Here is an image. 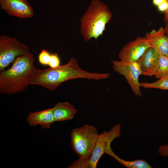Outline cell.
Instances as JSON below:
<instances>
[{"label": "cell", "instance_id": "obj_9", "mask_svg": "<svg viewBox=\"0 0 168 168\" xmlns=\"http://www.w3.org/2000/svg\"><path fill=\"white\" fill-rule=\"evenodd\" d=\"M1 9L10 16L28 18L34 15V10L27 0H0Z\"/></svg>", "mask_w": 168, "mask_h": 168}, {"label": "cell", "instance_id": "obj_14", "mask_svg": "<svg viewBox=\"0 0 168 168\" xmlns=\"http://www.w3.org/2000/svg\"><path fill=\"white\" fill-rule=\"evenodd\" d=\"M111 145L106 148L105 153L115 159L124 167L127 168H151L152 166L144 160L138 159L133 161H126L116 155L112 151Z\"/></svg>", "mask_w": 168, "mask_h": 168}, {"label": "cell", "instance_id": "obj_5", "mask_svg": "<svg viewBox=\"0 0 168 168\" xmlns=\"http://www.w3.org/2000/svg\"><path fill=\"white\" fill-rule=\"evenodd\" d=\"M30 52L29 47L15 38L0 36V71L5 69L16 57Z\"/></svg>", "mask_w": 168, "mask_h": 168}, {"label": "cell", "instance_id": "obj_4", "mask_svg": "<svg viewBox=\"0 0 168 168\" xmlns=\"http://www.w3.org/2000/svg\"><path fill=\"white\" fill-rule=\"evenodd\" d=\"M98 134L96 128L91 125L73 129L70 133L72 149L79 157L89 159Z\"/></svg>", "mask_w": 168, "mask_h": 168}, {"label": "cell", "instance_id": "obj_20", "mask_svg": "<svg viewBox=\"0 0 168 168\" xmlns=\"http://www.w3.org/2000/svg\"><path fill=\"white\" fill-rule=\"evenodd\" d=\"M158 153L162 156H168V144L161 146L159 147Z\"/></svg>", "mask_w": 168, "mask_h": 168}, {"label": "cell", "instance_id": "obj_2", "mask_svg": "<svg viewBox=\"0 0 168 168\" xmlns=\"http://www.w3.org/2000/svg\"><path fill=\"white\" fill-rule=\"evenodd\" d=\"M35 68L30 52L18 57L11 67L1 72L0 92L12 95L24 91L29 85L28 78Z\"/></svg>", "mask_w": 168, "mask_h": 168}, {"label": "cell", "instance_id": "obj_22", "mask_svg": "<svg viewBox=\"0 0 168 168\" xmlns=\"http://www.w3.org/2000/svg\"><path fill=\"white\" fill-rule=\"evenodd\" d=\"M166 0H153V3L155 5L157 6Z\"/></svg>", "mask_w": 168, "mask_h": 168}, {"label": "cell", "instance_id": "obj_1", "mask_svg": "<svg viewBox=\"0 0 168 168\" xmlns=\"http://www.w3.org/2000/svg\"><path fill=\"white\" fill-rule=\"evenodd\" d=\"M108 73L90 72L81 68L77 59L71 58L66 63L54 68L41 69L35 68L28 78V85L42 86L50 91L55 90L63 83L78 78L96 81L109 78Z\"/></svg>", "mask_w": 168, "mask_h": 168}, {"label": "cell", "instance_id": "obj_19", "mask_svg": "<svg viewBox=\"0 0 168 168\" xmlns=\"http://www.w3.org/2000/svg\"><path fill=\"white\" fill-rule=\"evenodd\" d=\"M60 60L57 54L50 55L49 66L50 68H56L60 65Z\"/></svg>", "mask_w": 168, "mask_h": 168}, {"label": "cell", "instance_id": "obj_24", "mask_svg": "<svg viewBox=\"0 0 168 168\" xmlns=\"http://www.w3.org/2000/svg\"><path fill=\"white\" fill-rule=\"evenodd\" d=\"M165 21L166 22L165 27V34L168 37V20Z\"/></svg>", "mask_w": 168, "mask_h": 168}, {"label": "cell", "instance_id": "obj_17", "mask_svg": "<svg viewBox=\"0 0 168 168\" xmlns=\"http://www.w3.org/2000/svg\"><path fill=\"white\" fill-rule=\"evenodd\" d=\"M89 159L79 157L69 166L68 168H90Z\"/></svg>", "mask_w": 168, "mask_h": 168}, {"label": "cell", "instance_id": "obj_18", "mask_svg": "<svg viewBox=\"0 0 168 168\" xmlns=\"http://www.w3.org/2000/svg\"><path fill=\"white\" fill-rule=\"evenodd\" d=\"M51 54L45 49L42 50L38 56L39 63L43 65H49Z\"/></svg>", "mask_w": 168, "mask_h": 168}, {"label": "cell", "instance_id": "obj_15", "mask_svg": "<svg viewBox=\"0 0 168 168\" xmlns=\"http://www.w3.org/2000/svg\"><path fill=\"white\" fill-rule=\"evenodd\" d=\"M154 76L158 79L168 76V55L159 54L158 67Z\"/></svg>", "mask_w": 168, "mask_h": 168}, {"label": "cell", "instance_id": "obj_3", "mask_svg": "<svg viewBox=\"0 0 168 168\" xmlns=\"http://www.w3.org/2000/svg\"><path fill=\"white\" fill-rule=\"evenodd\" d=\"M112 17L108 6L99 0H92L80 20L81 33L86 41L103 35L106 26Z\"/></svg>", "mask_w": 168, "mask_h": 168}, {"label": "cell", "instance_id": "obj_11", "mask_svg": "<svg viewBox=\"0 0 168 168\" xmlns=\"http://www.w3.org/2000/svg\"><path fill=\"white\" fill-rule=\"evenodd\" d=\"M145 37L151 47L159 54L168 55V37L163 27L158 30L153 29L146 33Z\"/></svg>", "mask_w": 168, "mask_h": 168}, {"label": "cell", "instance_id": "obj_7", "mask_svg": "<svg viewBox=\"0 0 168 168\" xmlns=\"http://www.w3.org/2000/svg\"><path fill=\"white\" fill-rule=\"evenodd\" d=\"M121 126L117 124L113 127L109 131L104 130L98 134L95 145L89 162L90 168H96L102 156L105 153L106 148L115 138L120 136Z\"/></svg>", "mask_w": 168, "mask_h": 168}, {"label": "cell", "instance_id": "obj_13", "mask_svg": "<svg viewBox=\"0 0 168 168\" xmlns=\"http://www.w3.org/2000/svg\"><path fill=\"white\" fill-rule=\"evenodd\" d=\"M55 122L72 119L77 112V110L68 102H59L53 107Z\"/></svg>", "mask_w": 168, "mask_h": 168}, {"label": "cell", "instance_id": "obj_12", "mask_svg": "<svg viewBox=\"0 0 168 168\" xmlns=\"http://www.w3.org/2000/svg\"><path fill=\"white\" fill-rule=\"evenodd\" d=\"M26 120L30 126L40 125L42 128H49L55 122L53 108L38 112H30Z\"/></svg>", "mask_w": 168, "mask_h": 168}, {"label": "cell", "instance_id": "obj_8", "mask_svg": "<svg viewBox=\"0 0 168 168\" xmlns=\"http://www.w3.org/2000/svg\"><path fill=\"white\" fill-rule=\"evenodd\" d=\"M150 47L145 36H139L124 45L120 51L118 57L121 60L136 62Z\"/></svg>", "mask_w": 168, "mask_h": 168}, {"label": "cell", "instance_id": "obj_21", "mask_svg": "<svg viewBox=\"0 0 168 168\" xmlns=\"http://www.w3.org/2000/svg\"><path fill=\"white\" fill-rule=\"evenodd\" d=\"M157 7L160 11L165 12L168 8V3L167 0L163 2Z\"/></svg>", "mask_w": 168, "mask_h": 168}, {"label": "cell", "instance_id": "obj_10", "mask_svg": "<svg viewBox=\"0 0 168 168\" xmlns=\"http://www.w3.org/2000/svg\"><path fill=\"white\" fill-rule=\"evenodd\" d=\"M159 53L152 47L148 48L136 62L140 68L142 75L154 76L158 69Z\"/></svg>", "mask_w": 168, "mask_h": 168}, {"label": "cell", "instance_id": "obj_16", "mask_svg": "<svg viewBox=\"0 0 168 168\" xmlns=\"http://www.w3.org/2000/svg\"><path fill=\"white\" fill-rule=\"evenodd\" d=\"M140 87L145 88H155L162 90H168V76L159 79L152 83L140 82Z\"/></svg>", "mask_w": 168, "mask_h": 168}, {"label": "cell", "instance_id": "obj_6", "mask_svg": "<svg viewBox=\"0 0 168 168\" xmlns=\"http://www.w3.org/2000/svg\"><path fill=\"white\" fill-rule=\"evenodd\" d=\"M111 62L113 70L125 77L135 95L141 97L139 77L142 73L138 63L121 60H111Z\"/></svg>", "mask_w": 168, "mask_h": 168}, {"label": "cell", "instance_id": "obj_23", "mask_svg": "<svg viewBox=\"0 0 168 168\" xmlns=\"http://www.w3.org/2000/svg\"><path fill=\"white\" fill-rule=\"evenodd\" d=\"M168 3V0H166ZM168 20V8L167 10L164 12V20L165 21Z\"/></svg>", "mask_w": 168, "mask_h": 168}]
</instances>
